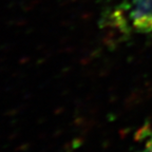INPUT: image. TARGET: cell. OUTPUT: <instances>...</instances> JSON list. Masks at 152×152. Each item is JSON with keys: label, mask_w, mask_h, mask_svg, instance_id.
I'll use <instances>...</instances> for the list:
<instances>
[{"label": "cell", "mask_w": 152, "mask_h": 152, "mask_svg": "<svg viewBox=\"0 0 152 152\" xmlns=\"http://www.w3.org/2000/svg\"><path fill=\"white\" fill-rule=\"evenodd\" d=\"M128 22L136 33H152V0H126Z\"/></svg>", "instance_id": "obj_1"}, {"label": "cell", "mask_w": 152, "mask_h": 152, "mask_svg": "<svg viewBox=\"0 0 152 152\" xmlns=\"http://www.w3.org/2000/svg\"><path fill=\"white\" fill-rule=\"evenodd\" d=\"M142 135L145 140L144 148L136 152H152V133L148 129H144Z\"/></svg>", "instance_id": "obj_2"}]
</instances>
